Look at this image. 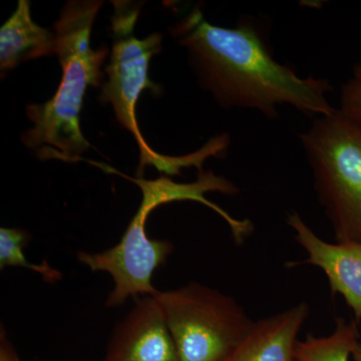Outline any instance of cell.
Segmentation results:
<instances>
[{"label":"cell","instance_id":"obj_14","mask_svg":"<svg viewBox=\"0 0 361 361\" xmlns=\"http://www.w3.org/2000/svg\"><path fill=\"white\" fill-rule=\"evenodd\" d=\"M0 361H20L6 336H2L0 341Z\"/></svg>","mask_w":361,"mask_h":361},{"label":"cell","instance_id":"obj_11","mask_svg":"<svg viewBox=\"0 0 361 361\" xmlns=\"http://www.w3.org/2000/svg\"><path fill=\"white\" fill-rule=\"evenodd\" d=\"M358 325L355 322L336 320L334 334L326 337L308 334L303 341H297L296 361H349L355 344L360 339Z\"/></svg>","mask_w":361,"mask_h":361},{"label":"cell","instance_id":"obj_13","mask_svg":"<svg viewBox=\"0 0 361 361\" xmlns=\"http://www.w3.org/2000/svg\"><path fill=\"white\" fill-rule=\"evenodd\" d=\"M339 111L361 128V63L342 87Z\"/></svg>","mask_w":361,"mask_h":361},{"label":"cell","instance_id":"obj_5","mask_svg":"<svg viewBox=\"0 0 361 361\" xmlns=\"http://www.w3.org/2000/svg\"><path fill=\"white\" fill-rule=\"evenodd\" d=\"M299 137L337 243H361V128L336 109Z\"/></svg>","mask_w":361,"mask_h":361},{"label":"cell","instance_id":"obj_6","mask_svg":"<svg viewBox=\"0 0 361 361\" xmlns=\"http://www.w3.org/2000/svg\"><path fill=\"white\" fill-rule=\"evenodd\" d=\"M160 304L179 361H224L253 327L233 297L199 283L153 295Z\"/></svg>","mask_w":361,"mask_h":361},{"label":"cell","instance_id":"obj_3","mask_svg":"<svg viewBox=\"0 0 361 361\" xmlns=\"http://www.w3.org/2000/svg\"><path fill=\"white\" fill-rule=\"evenodd\" d=\"M122 176L141 190L139 209L116 245L99 253L80 252L78 255L80 262L90 270L103 271L113 278L115 286L106 301L110 307L121 305L130 297L154 295L157 292L152 278L157 268L164 264L172 253L173 245L166 240L149 238L146 222L149 214L159 206L172 202L194 201L225 217L226 211L209 201L206 194L219 192L232 195L235 192L231 180L212 171H201L197 180L192 183H177L164 176L156 180Z\"/></svg>","mask_w":361,"mask_h":361},{"label":"cell","instance_id":"obj_15","mask_svg":"<svg viewBox=\"0 0 361 361\" xmlns=\"http://www.w3.org/2000/svg\"><path fill=\"white\" fill-rule=\"evenodd\" d=\"M355 361H361V341H358L353 348V353H351Z\"/></svg>","mask_w":361,"mask_h":361},{"label":"cell","instance_id":"obj_1","mask_svg":"<svg viewBox=\"0 0 361 361\" xmlns=\"http://www.w3.org/2000/svg\"><path fill=\"white\" fill-rule=\"evenodd\" d=\"M174 33L188 51L199 84L222 108L257 111L268 118H277L282 106L316 116L336 110L329 101V82L300 78L275 61L249 21L230 28L211 25L196 8Z\"/></svg>","mask_w":361,"mask_h":361},{"label":"cell","instance_id":"obj_2","mask_svg":"<svg viewBox=\"0 0 361 361\" xmlns=\"http://www.w3.org/2000/svg\"><path fill=\"white\" fill-rule=\"evenodd\" d=\"M103 1H68L54 25L56 54L63 78L56 94L44 104L26 106L32 127L21 135L23 144L39 157L82 160L90 148L80 130V116L87 87L102 85L108 51L90 47V33Z\"/></svg>","mask_w":361,"mask_h":361},{"label":"cell","instance_id":"obj_7","mask_svg":"<svg viewBox=\"0 0 361 361\" xmlns=\"http://www.w3.org/2000/svg\"><path fill=\"white\" fill-rule=\"evenodd\" d=\"M287 224L299 245L307 253L305 264L320 268L329 278L332 293L343 297L361 326V243H329L317 236L297 212L289 214Z\"/></svg>","mask_w":361,"mask_h":361},{"label":"cell","instance_id":"obj_9","mask_svg":"<svg viewBox=\"0 0 361 361\" xmlns=\"http://www.w3.org/2000/svg\"><path fill=\"white\" fill-rule=\"evenodd\" d=\"M308 314L310 307L302 302L255 322L224 361H296L298 334Z\"/></svg>","mask_w":361,"mask_h":361},{"label":"cell","instance_id":"obj_12","mask_svg":"<svg viewBox=\"0 0 361 361\" xmlns=\"http://www.w3.org/2000/svg\"><path fill=\"white\" fill-rule=\"evenodd\" d=\"M28 233L25 230L16 228H1L0 229V268L23 267L35 271L44 277L45 281L56 282L63 278L61 271L54 269L47 261L42 264H33L25 258L23 248L27 245Z\"/></svg>","mask_w":361,"mask_h":361},{"label":"cell","instance_id":"obj_4","mask_svg":"<svg viewBox=\"0 0 361 361\" xmlns=\"http://www.w3.org/2000/svg\"><path fill=\"white\" fill-rule=\"evenodd\" d=\"M115 13L111 18L114 32L110 63L106 66L108 80L102 85V102L110 104L116 120L134 137L140 149L137 175L142 177L146 166H154L159 172L170 176L180 174L183 169L194 167L203 171L208 159L222 155V147L216 140H209L198 151L180 157L157 153L147 144L135 118V106L144 90L159 92V87L149 78V61L161 47V35L154 33L146 39L134 35L140 6L129 2H114Z\"/></svg>","mask_w":361,"mask_h":361},{"label":"cell","instance_id":"obj_10","mask_svg":"<svg viewBox=\"0 0 361 361\" xmlns=\"http://www.w3.org/2000/svg\"><path fill=\"white\" fill-rule=\"evenodd\" d=\"M56 54L54 32L33 21L30 2L20 0L13 16L0 30L1 75L32 59Z\"/></svg>","mask_w":361,"mask_h":361},{"label":"cell","instance_id":"obj_8","mask_svg":"<svg viewBox=\"0 0 361 361\" xmlns=\"http://www.w3.org/2000/svg\"><path fill=\"white\" fill-rule=\"evenodd\" d=\"M103 361H179L155 297L148 295L137 301L116 329Z\"/></svg>","mask_w":361,"mask_h":361}]
</instances>
